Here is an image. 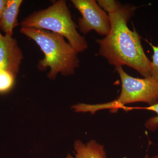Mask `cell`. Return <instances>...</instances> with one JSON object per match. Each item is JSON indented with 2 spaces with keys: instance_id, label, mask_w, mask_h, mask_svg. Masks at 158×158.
I'll return each mask as SVG.
<instances>
[{
  "instance_id": "1",
  "label": "cell",
  "mask_w": 158,
  "mask_h": 158,
  "mask_svg": "<svg viewBox=\"0 0 158 158\" xmlns=\"http://www.w3.org/2000/svg\"><path fill=\"white\" fill-rule=\"evenodd\" d=\"M136 7L120 2L108 12L111 29L106 37L97 40L100 56L110 65H127L144 77H152V62L144 53L141 38L135 31L129 28L127 23Z\"/></svg>"
},
{
  "instance_id": "2",
  "label": "cell",
  "mask_w": 158,
  "mask_h": 158,
  "mask_svg": "<svg viewBox=\"0 0 158 158\" xmlns=\"http://www.w3.org/2000/svg\"><path fill=\"white\" fill-rule=\"evenodd\" d=\"M20 31L35 41L43 52L44 58L40 60L37 67L41 70L50 67L49 78L55 80L59 73L65 76L74 73L80 65L78 53L63 36L46 30L23 27Z\"/></svg>"
},
{
  "instance_id": "3",
  "label": "cell",
  "mask_w": 158,
  "mask_h": 158,
  "mask_svg": "<svg viewBox=\"0 0 158 158\" xmlns=\"http://www.w3.org/2000/svg\"><path fill=\"white\" fill-rule=\"evenodd\" d=\"M22 27L42 29L62 35L78 53L88 48L84 36L77 30L66 1L59 0L47 9L35 11L23 20Z\"/></svg>"
},
{
  "instance_id": "4",
  "label": "cell",
  "mask_w": 158,
  "mask_h": 158,
  "mask_svg": "<svg viewBox=\"0 0 158 158\" xmlns=\"http://www.w3.org/2000/svg\"><path fill=\"white\" fill-rule=\"evenodd\" d=\"M115 67L121 81V92L119 97L106 103L81 104L79 107L80 112L94 114L99 110H110L113 112L123 109L125 105L133 103L142 102L149 106L158 103V82L155 79L152 77L143 79L133 77L123 70L122 66Z\"/></svg>"
},
{
  "instance_id": "5",
  "label": "cell",
  "mask_w": 158,
  "mask_h": 158,
  "mask_svg": "<svg viewBox=\"0 0 158 158\" xmlns=\"http://www.w3.org/2000/svg\"><path fill=\"white\" fill-rule=\"evenodd\" d=\"M72 3L81 14L78 19V27L82 34L94 31L101 35L110 33L111 23L109 15L94 0H72Z\"/></svg>"
},
{
  "instance_id": "6",
  "label": "cell",
  "mask_w": 158,
  "mask_h": 158,
  "mask_svg": "<svg viewBox=\"0 0 158 158\" xmlns=\"http://www.w3.org/2000/svg\"><path fill=\"white\" fill-rule=\"evenodd\" d=\"M23 55L17 40L0 32V70H5L17 76Z\"/></svg>"
},
{
  "instance_id": "7",
  "label": "cell",
  "mask_w": 158,
  "mask_h": 158,
  "mask_svg": "<svg viewBox=\"0 0 158 158\" xmlns=\"http://www.w3.org/2000/svg\"><path fill=\"white\" fill-rule=\"evenodd\" d=\"M23 2L22 0H8L0 18V30L5 35L12 36L14 29L19 25L18 16Z\"/></svg>"
},
{
  "instance_id": "8",
  "label": "cell",
  "mask_w": 158,
  "mask_h": 158,
  "mask_svg": "<svg viewBox=\"0 0 158 158\" xmlns=\"http://www.w3.org/2000/svg\"><path fill=\"white\" fill-rule=\"evenodd\" d=\"M74 149L75 156L68 154L66 158H106L104 146L94 140H91L86 144L77 140L74 143Z\"/></svg>"
},
{
  "instance_id": "9",
  "label": "cell",
  "mask_w": 158,
  "mask_h": 158,
  "mask_svg": "<svg viewBox=\"0 0 158 158\" xmlns=\"http://www.w3.org/2000/svg\"><path fill=\"white\" fill-rule=\"evenodd\" d=\"M16 77L8 71L0 70V94L7 93L12 89Z\"/></svg>"
},
{
  "instance_id": "10",
  "label": "cell",
  "mask_w": 158,
  "mask_h": 158,
  "mask_svg": "<svg viewBox=\"0 0 158 158\" xmlns=\"http://www.w3.org/2000/svg\"><path fill=\"white\" fill-rule=\"evenodd\" d=\"M123 109L125 110H129L133 109H142L153 111L156 113V116L148 119L145 122V126L148 129L151 131H155L158 128V103L156 104L149 106L144 107H127L124 106Z\"/></svg>"
},
{
  "instance_id": "11",
  "label": "cell",
  "mask_w": 158,
  "mask_h": 158,
  "mask_svg": "<svg viewBox=\"0 0 158 158\" xmlns=\"http://www.w3.org/2000/svg\"><path fill=\"white\" fill-rule=\"evenodd\" d=\"M147 42L153 51L152 62V77L158 82V46L153 45L151 43Z\"/></svg>"
},
{
  "instance_id": "12",
  "label": "cell",
  "mask_w": 158,
  "mask_h": 158,
  "mask_svg": "<svg viewBox=\"0 0 158 158\" xmlns=\"http://www.w3.org/2000/svg\"><path fill=\"white\" fill-rule=\"evenodd\" d=\"M7 2L8 0H0V18L2 15L4 9L6 8Z\"/></svg>"
},
{
  "instance_id": "13",
  "label": "cell",
  "mask_w": 158,
  "mask_h": 158,
  "mask_svg": "<svg viewBox=\"0 0 158 158\" xmlns=\"http://www.w3.org/2000/svg\"><path fill=\"white\" fill-rule=\"evenodd\" d=\"M151 158H158V155L155 156Z\"/></svg>"
}]
</instances>
